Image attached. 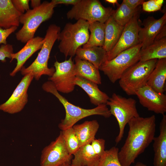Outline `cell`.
Here are the masks:
<instances>
[{
    "mask_svg": "<svg viewBox=\"0 0 166 166\" xmlns=\"http://www.w3.org/2000/svg\"><path fill=\"white\" fill-rule=\"evenodd\" d=\"M157 60L139 61L127 69L119 80L123 90L129 96L135 95L138 89L146 85Z\"/></svg>",
    "mask_w": 166,
    "mask_h": 166,
    "instance_id": "cell-6",
    "label": "cell"
},
{
    "mask_svg": "<svg viewBox=\"0 0 166 166\" xmlns=\"http://www.w3.org/2000/svg\"><path fill=\"white\" fill-rule=\"evenodd\" d=\"M80 0H52L55 6L60 4H63L66 5H71L73 6L77 4Z\"/></svg>",
    "mask_w": 166,
    "mask_h": 166,
    "instance_id": "cell-37",
    "label": "cell"
},
{
    "mask_svg": "<svg viewBox=\"0 0 166 166\" xmlns=\"http://www.w3.org/2000/svg\"><path fill=\"white\" fill-rule=\"evenodd\" d=\"M160 133L155 137L153 147L154 166H166V115H163L160 123Z\"/></svg>",
    "mask_w": 166,
    "mask_h": 166,
    "instance_id": "cell-17",
    "label": "cell"
},
{
    "mask_svg": "<svg viewBox=\"0 0 166 166\" xmlns=\"http://www.w3.org/2000/svg\"><path fill=\"white\" fill-rule=\"evenodd\" d=\"M91 144L95 153L100 158L105 150V140L102 138L95 139Z\"/></svg>",
    "mask_w": 166,
    "mask_h": 166,
    "instance_id": "cell-32",
    "label": "cell"
},
{
    "mask_svg": "<svg viewBox=\"0 0 166 166\" xmlns=\"http://www.w3.org/2000/svg\"><path fill=\"white\" fill-rule=\"evenodd\" d=\"M73 156L71 164L75 166H97L100 158L94 152L91 144L81 147Z\"/></svg>",
    "mask_w": 166,
    "mask_h": 166,
    "instance_id": "cell-25",
    "label": "cell"
},
{
    "mask_svg": "<svg viewBox=\"0 0 166 166\" xmlns=\"http://www.w3.org/2000/svg\"><path fill=\"white\" fill-rule=\"evenodd\" d=\"M105 2H108L109 3L113 4V5H114L115 4H116L117 6H118L119 4H118V1L117 0H105Z\"/></svg>",
    "mask_w": 166,
    "mask_h": 166,
    "instance_id": "cell-40",
    "label": "cell"
},
{
    "mask_svg": "<svg viewBox=\"0 0 166 166\" xmlns=\"http://www.w3.org/2000/svg\"><path fill=\"white\" fill-rule=\"evenodd\" d=\"M114 10L111 7H104L99 0H80L68 11L66 16L68 19L105 23Z\"/></svg>",
    "mask_w": 166,
    "mask_h": 166,
    "instance_id": "cell-9",
    "label": "cell"
},
{
    "mask_svg": "<svg viewBox=\"0 0 166 166\" xmlns=\"http://www.w3.org/2000/svg\"><path fill=\"white\" fill-rule=\"evenodd\" d=\"M89 22L79 19L74 23H67L60 31L58 48L65 57L74 56L77 49L87 43L89 36Z\"/></svg>",
    "mask_w": 166,
    "mask_h": 166,
    "instance_id": "cell-5",
    "label": "cell"
},
{
    "mask_svg": "<svg viewBox=\"0 0 166 166\" xmlns=\"http://www.w3.org/2000/svg\"><path fill=\"white\" fill-rule=\"evenodd\" d=\"M17 26H12L8 29L0 28V44H7L6 39L7 38L17 29Z\"/></svg>",
    "mask_w": 166,
    "mask_h": 166,
    "instance_id": "cell-35",
    "label": "cell"
},
{
    "mask_svg": "<svg viewBox=\"0 0 166 166\" xmlns=\"http://www.w3.org/2000/svg\"><path fill=\"white\" fill-rule=\"evenodd\" d=\"M53 2L45 1L38 6L30 9L22 14L19 22L23 25L15 34L17 39L23 43L34 38L38 28L43 22L52 17L56 6Z\"/></svg>",
    "mask_w": 166,
    "mask_h": 166,
    "instance_id": "cell-4",
    "label": "cell"
},
{
    "mask_svg": "<svg viewBox=\"0 0 166 166\" xmlns=\"http://www.w3.org/2000/svg\"><path fill=\"white\" fill-rule=\"evenodd\" d=\"M75 83L82 88L89 96L91 103L97 106L106 104L109 97L101 91L97 84L83 77L76 76Z\"/></svg>",
    "mask_w": 166,
    "mask_h": 166,
    "instance_id": "cell-18",
    "label": "cell"
},
{
    "mask_svg": "<svg viewBox=\"0 0 166 166\" xmlns=\"http://www.w3.org/2000/svg\"><path fill=\"white\" fill-rule=\"evenodd\" d=\"M136 103L133 98H127L114 93L106 104L109 106L110 112L116 118L119 125V132L115 139L117 144L123 137L126 125L132 118L140 116Z\"/></svg>",
    "mask_w": 166,
    "mask_h": 166,
    "instance_id": "cell-7",
    "label": "cell"
},
{
    "mask_svg": "<svg viewBox=\"0 0 166 166\" xmlns=\"http://www.w3.org/2000/svg\"><path fill=\"white\" fill-rule=\"evenodd\" d=\"M78 140L80 147L91 144L95 139L99 128L96 120L86 121L82 124L74 125L72 127Z\"/></svg>",
    "mask_w": 166,
    "mask_h": 166,
    "instance_id": "cell-21",
    "label": "cell"
},
{
    "mask_svg": "<svg viewBox=\"0 0 166 166\" xmlns=\"http://www.w3.org/2000/svg\"><path fill=\"white\" fill-rule=\"evenodd\" d=\"M73 155L69 153L61 131L54 141L42 151L40 166H60L71 164Z\"/></svg>",
    "mask_w": 166,
    "mask_h": 166,
    "instance_id": "cell-10",
    "label": "cell"
},
{
    "mask_svg": "<svg viewBox=\"0 0 166 166\" xmlns=\"http://www.w3.org/2000/svg\"><path fill=\"white\" fill-rule=\"evenodd\" d=\"M145 0H123V2L125 3L130 8L135 9L142 4Z\"/></svg>",
    "mask_w": 166,
    "mask_h": 166,
    "instance_id": "cell-36",
    "label": "cell"
},
{
    "mask_svg": "<svg viewBox=\"0 0 166 166\" xmlns=\"http://www.w3.org/2000/svg\"><path fill=\"white\" fill-rule=\"evenodd\" d=\"M166 80V58L158 59L146 85L158 93H164L165 90Z\"/></svg>",
    "mask_w": 166,
    "mask_h": 166,
    "instance_id": "cell-20",
    "label": "cell"
},
{
    "mask_svg": "<svg viewBox=\"0 0 166 166\" xmlns=\"http://www.w3.org/2000/svg\"><path fill=\"white\" fill-rule=\"evenodd\" d=\"M155 115L143 117L140 116L128 122L129 129L124 144L118 153L122 166H130L143 153L155 137Z\"/></svg>",
    "mask_w": 166,
    "mask_h": 166,
    "instance_id": "cell-1",
    "label": "cell"
},
{
    "mask_svg": "<svg viewBox=\"0 0 166 166\" xmlns=\"http://www.w3.org/2000/svg\"><path fill=\"white\" fill-rule=\"evenodd\" d=\"M70 57L62 62L56 61L54 63L55 72L49 80L53 84L58 92L68 93L73 91L76 75L75 63Z\"/></svg>",
    "mask_w": 166,
    "mask_h": 166,
    "instance_id": "cell-11",
    "label": "cell"
},
{
    "mask_svg": "<svg viewBox=\"0 0 166 166\" xmlns=\"http://www.w3.org/2000/svg\"><path fill=\"white\" fill-rule=\"evenodd\" d=\"M60 31V27L56 24H51L48 26L44 38V42L37 58L28 67H22L20 70L22 75L31 74L36 80H38L43 75L49 77L53 75L55 69L49 68L48 62L52 47L57 40Z\"/></svg>",
    "mask_w": 166,
    "mask_h": 166,
    "instance_id": "cell-3",
    "label": "cell"
},
{
    "mask_svg": "<svg viewBox=\"0 0 166 166\" xmlns=\"http://www.w3.org/2000/svg\"><path fill=\"white\" fill-rule=\"evenodd\" d=\"M34 78L31 74L24 76L10 98L0 105V110L11 114L21 111L28 101L27 90Z\"/></svg>",
    "mask_w": 166,
    "mask_h": 166,
    "instance_id": "cell-13",
    "label": "cell"
},
{
    "mask_svg": "<svg viewBox=\"0 0 166 166\" xmlns=\"http://www.w3.org/2000/svg\"><path fill=\"white\" fill-rule=\"evenodd\" d=\"M43 90L55 96L64 106L65 111V118L59 124V128L63 130L72 128L80 120L93 115H98L108 118L111 115L106 104H102L92 109H85L76 106L69 102L60 94L50 81L44 83L42 85Z\"/></svg>",
    "mask_w": 166,
    "mask_h": 166,
    "instance_id": "cell-2",
    "label": "cell"
},
{
    "mask_svg": "<svg viewBox=\"0 0 166 166\" xmlns=\"http://www.w3.org/2000/svg\"><path fill=\"white\" fill-rule=\"evenodd\" d=\"M134 166H147L146 164L140 162H137Z\"/></svg>",
    "mask_w": 166,
    "mask_h": 166,
    "instance_id": "cell-41",
    "label": "cell"
},
{
    "mask_svg": "<svg viewBox=\"0 0 166 166\" xmlns=\"http://www.w3.org/2000/svg\"><path fill=\"white\" fill-rule=\"evenodd\" d=\"M60 166H75V165H73L71 164L67 163V164H64Z\"/></svg>",
    "mask_w": 166,
    "mask_h": 166,
    "instance_id": "cell-42",
    "label": "cell"
},
{
    "mask_svg": "<svg viewBox=\"0 0 166 166\" xmlns=\"http://www.w3.org/2000/svg\"><path fill=\"white\" fill-rule=\"evenodd\" d=\"M164 2L163 0H149L142 3V9L145 12H151L160 10Z\"/></svg>",
    "mask_w": 166,
    "mask_h": 166,
    "instance_id": "cell-31",
    "label": "cell"
},
{
    "mask_svg": "<svg viewBox=\"0 0 166 166\" xmlns=\"http://www.w3.org/2000/svg\"><path fill=\"white\" fill-rule=\"evenodd\" d=\"M140 14L139 11L124 26L117 43L106 53L105 61L110 60L123 51L140 43L138 36L140 27L139 22Z\"/></svg>",
    "mask_w": 166,
    "mask_h": 166,
    "instance_id": "cell-12",
    "label": "cell"
},
{
    "mask_svg": "<svg viewBox=\"0 0 166 166\" xmlns=\"http://www.w3.org/2000/svg\"><path fill=\"white\" fill-rule=\"evenodd\" d=\"M119 151V148L115 146L105 150L97 166H122L118 158Z\"/></svg>",
    "mask_w": 166,
    "mask_h": 166,
    "instance_id": "cell-29",
    "label": "cell"
},
{
    "mask_svg": "<svg viewBox=\"0 0 166 166\" xmlns=\"http://www.w3.org/2000/svg\"><path fill=\"white\" fill-rule=\"evenodd\" d=\"M106 52L102 47L94 46L88 48H78L76 56L79 59L86 60L96 68H99L105 61Z\"/></svg>",
    "mask_w": 166,
    "mask_h": 166,
    "instance_id": "cell-24",
    "label": "cell"
},
{
    "mask_svg": "<svg viewBox=\"0 0 166 166\" xmlns=\"http://www.w3.org/2000/svg\"><path fill=\"white\" fill-rule=\"evenodd\" d=\"M41 4V1L40 0H31V5L33 9L38 6Z\"/></svg>",
    "mask_w": 166,
    "mask_h": 166,
    "instance_id": "cell-39",
    "label": "cell"
},
{
    "mask_svg": "<svg viewBox=\"0 0 166 166\" xmlns=\"http://www.w3.org/2000/svg\"><path fill=\"white\" fill-rule=\"evenodd\" d=\"M141 43L121 53L109 61H105L99 68L112 83L119 80L129 68L140 61Z\"/></svg>",
    "mask_w": 166,
    "mask_h": 166,
    "instance_id": "cell-8",
    "label": "cell"
},
{
    "mask_svg": "<svg viewBox=\"0 0 166 166\" xmlns=\"http://www.w3.org/2000/svg\"><path fill=\"white\" fill-rule=\"evenodd\" d=\"M13 53V48L12 45H2L0 47V61L5 62L6 61V58L11 59V54Z\"/></svg>",
    "mask_w": 166,
    "mask_h": 166,
    "instance_id": "cell-33",
    "label": "cell"
},
{
    "mask_svg": "<svg viewBox=\"0 0 166 166\" xmlns=\"http://www.w3.org/2000/svg\"><path fill=\"white\" fill-rule=\"evenodd\" d=\"M166 37V26L165 25L156 37L155 41L159 40Z\"/></svg>",
    "mask_w": 166,
    "mask_h": 166,
    "instance_id": "cell-38",
    "label": "cell"
},
{
    "mask_svg": "<svg viewBox=\"0 0 166 166\" xmlns=\"http://www.w3.org/2000/svg\"><path fill=\"white\" fill-rule=\"evenodd\" d=\"M143 27H140L138 36L142 44L141 49L145 48L152 43L163 27L166 24V13L159 19L152 16H149L144 20Z\"/></svg>",
    "mask_w": 166,
    "mask_h": 166,
    "instance_id": "cell-15",
    "label": "cell"
},
{
    "mask_svg": "<svg viewBox=\"0 0 166 166\" xmlns=\"http://www.w3.org/2000/svg\"><path fill=\"white\" fill-rule=\"evenodd\" d=\"M22 14L15 8L11 0H0V28L18 27Z\"/></svg>",
    "mask_w": 166,
    "mask_h": 166,
    "instance_id": "cell-19",
    "label": "cell"
},
{
    "mask_svg": "<svg viewBox=\"0 0 166 166\" xmlns=\"http://www.w3.org/2000/svg\"><path fill=\"white\" fill-rule=\"evenodd\" d=\"M105 23L98 22H89V30L90 33L87 42L83 45V48L102 47L105 41Z\"/></svg>",
    "mask_w": 166,
    "mask_h": 166,
    "instance_id": "cell-27",
    "label": "cell"
},
{
    "mask_svg": "<svg viewBox=\"0 0 166 166\" xmlns=\"http://www.w3.org/2000/svg\"><path fill=\"white\" fill-rule=\"evenodd\" d=\"M140 61H145L166 58V37L155 41L145 48L141 49Z\"/></svg>",
    "mask_w": 166,
    "mask_h": 166,
    "instance_id": "cell-26",
    "label": "cell"
},
{
    "mask_svg": "<svg viewBox=\"0 0 166 166\" xmlns=\"http://www.w3.org/2000/svg\"><path fill=\"white\" fill-rule=\"evenodd\" d=\"M44 41L43 38L39 36L34 37L28 41L18 52L11 54L10 62L15 59L17 63L15 67L10 73V76H14L20 70L27 60L35 52L41 49Z\"/></svg>",
    "mask_w": 166,
    "mask_h": 166,
    "instance_id": "cell-16",
    "label": "cell"
},
{
    "mask_svg": "<svg viewBox=\"0 0 166 166\" xmlns=\"http://www.w3.org/2000/svg\"><path fill=\"white\" fill-rule=\"evenodd\" d=\"M74 71L76 76L83 77L97 85L101 83L99 69L86 60L81 59L76 56Z\"/></svg>",
    "mask_w": 166,
    "mask_h": 166,
    "instance_id": "cell-22",
    "label": "cell"
},
{
    "mask_svg": "<svg viewBox=\"0 0 166 166\" xmlns=\"http://www.w3.org/2000/svg\"><path fill=\"white\" fill-rule=\"evenodd\" d=\"M104 43L102 47L107 53L109 52L119 40L124 26L118 24L111 16L105 23Z\"/></svg>",
    "mask_w": 166,
    "mask_h": 166,
    "instance_id": "cell-23",
    "label": "cell"
},
{
    "mask_svg": "<svg viewBox=\"0 0 166 166\" xmlns=\"http://www.w3.org/2000/svg\"><path fill=\"white\" fill-rule=\"evenodd\" d=\"M139 11L138 7L132 9L122 2L117 9L114 10L112 16L118 24L124 26Z\"/></svg>",
    "mask_w": 166,
    "mask_h": 166,
    "instance_id": "cell-28",
    "label": "cell"
},
{
    "mask_svg": "<svg viewBox=\"0 0 166 166\" xmlns=\"http://www.w3.org/2000/svg\"><path fill=\"white\" fill-rule=\"evenodd\" d=\"M61 132L69 153L73 155L80 147L74 129L72 127Z\"/></svg>",
    "mask_w": 166,
    "mask_h": 166,
    "instance_id": "cell-30",
    "label": "cell"
},
{
    "mask_svg": "<svg viewBox=\"0 0 166 166\" xmlns=\"http://www.w3.org/2000/svg\"><path fill=\"white\" fill-rule=\"evenodd\" d=\"M15 8L22 14L30 10L29 0H11Z\"/></svg>",
    "mask_w": 166,
    "mask_h": 166,
    "instance_id": "cell-34",
    "label": "cell"
},
{
    "mask_svg": "<svg viewBox=\"0 0 166 166\" xmlns=\"http://www.w3.org/2000/svg\"><path fill=\"white\" fill-rule=\"evenodd\" d=\"M140 103L148 111L164 115L166 112V96L158 93L147 85L135 93Z\"/></svg>",
    "mask_w": 166,
    "mask_h": 166,
    "instance_id": "cell-14",
    "label": "cell"
}]
</instances>
